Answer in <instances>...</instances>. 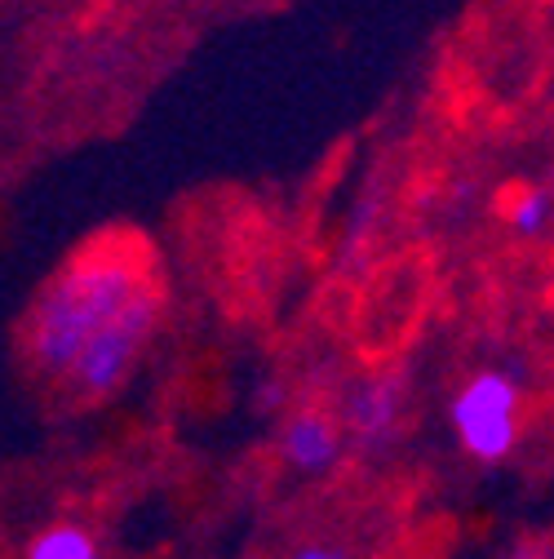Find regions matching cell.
Segmentation results:
<instances>
[{
	"instance_id": "obj_1",
	"label": "cell",
	"mask_w": 554,
	"mask_h": 559,
	"mask_svg": "<svg viewBox=\"0 0 554 559\" xmlns=\"http://www.w3.org/2000/svg\"><path fill=\"white\" fill-rule=\"evenodd\" d=\"M152 285L133 249H85L40 294L27 320V360L40 378H72L89 342Z\"/></svg>"
},
{
	"instance_id": "obj_2",
	"label": "cell",
	"mask_w": 554,
	"mask_h": 559,
	"mask_svg": "<svg viewBox=\"0 0 554 559\" xmlns=\"http://www.w3.org/2000/svg\"><path fill=\"white\" fill-rule=\"evenodd\" d=\"M519 404L523 391L510 373L502 369H483L474 373L457 395H453V431L461 440V449L474 462H506L519 444Z\"/></svg>"
},
{
	"instance_id": "obj_3",
	"label": "cell",
	"mask_w": 554,
	"mask_h": 559,
	"mask_svg": "<svg viewBox=\"0 0 554 559\" xmlns=\"http://www.w3.org/2000/svg\"><path fill=\"white\" fill-rule=\"evenodd\" d=\"M160 289L147 285L143 294H137L94 342H89V352L81 356L76 373H72V386L85 391V395H111L137 365V356H143V346L152 342L156 324H160Z\"/></svg>"
},
{
	"instance_id": "obj_4",
	"label": "cell",
	"mask_w": 554,
	"mask_h": 559,
	"mask_svg": "<svg viewBox=\"0 0 554 559\" xmlns=\"http://www.w3.org/2000/svg\"><path fill=\"white\" fill-rule=\"evenodd\" d=\"M280 453L298 471H328L341 457V427L320 408H302L285 423Z\"/></svg>"
},
{
	"instance_id": "obj_5",
	"label": "cell",
	"mask_w": 554,
	"mask_h": 559,
	"mask_svg": "<svg viewBox=\"0 0 554 559\" xmlns=\"http://www.w3.org/2000/svg\"><path fill=\"white\" fill-rule=\"evenodd\" d=\"M404 413V382L399 378H373L356 386L351 404H346V423L360 440H386L399 427Z\"/></svg>"
},
{
	"instance_id": "obj_6",
	"label": "cell",
	"mask_w": 554,
	"mask_h": 559,
	"mask_svg": "<svg viewBox=\"0 0 554 559\" xmlns=\"http://www.w3.org/2000/svg\"><path fill=\"white\" fill-rule=\"evenodd\" d=\"M23 559H98V542L89 528H81L72 520H58L27 542Z\"/></svg>"
},
{
	"instance_id": "obj_7",
	"label": "cell",
	"mask_w": 554,
	"mask_h": 559,
	"mask_svg": "<svg viewBox=\"0 0 554 559\" xmlns=\"http://www.w3.org/2000/svg\"><path fill=\"white\" fill-rule=\"evenodd\" d=\"M550 218H554V195H550L545 187H523V191L510 200V209H506V223H510L519 236H541Z\"/></svg>"
},
{
	"instance_id": "obj_8",
	"label": "cell",
	"mask_w": 554,
	"mask_h": 559,
	"mask_svg": "<svg viewBox=\"0 0 554 559\" xmlns=\"http://www.w3.org/2000/svg\"><path fill=\"white\" fill-rule=\"evenodd\" d=\"M293 559H351L341 546H328V542H306V546H298L293 550Z\"/></svg>"
}]
</instances>
